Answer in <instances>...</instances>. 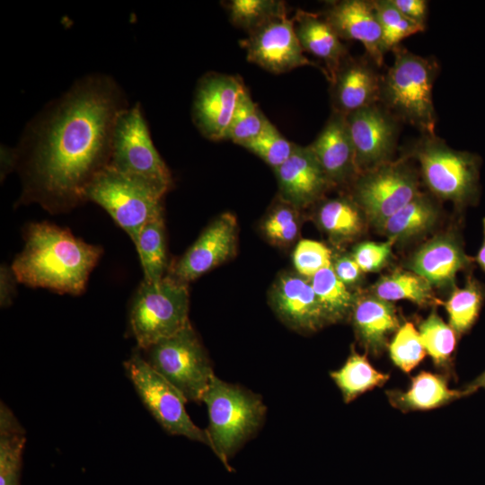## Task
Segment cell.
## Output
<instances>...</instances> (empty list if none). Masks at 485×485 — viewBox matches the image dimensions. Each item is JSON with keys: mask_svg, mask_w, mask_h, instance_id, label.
<instances>
[{"mask_svg": "<svg viewBox=\"0 0 485 485\" xmlns=\"http://www.w3.org/2000/svg\"><path fill=\"white\" fill-rule=\"evenodd\" d=\"M128 107L121 89L103 75L80 79L48 103L16 149L22 198L52 211L85 201L88 187L110 163L115 123Z\"/></svg>", "mask_w": 485, "mask_h": 485, "instance_id": "6da1fadb", "label": "cell"}, {"mask_svg": "<svg viewBox=\"0 0 485 485\" xmlns=\"http://www.w3.org/2000/svg\"><path fill=\"white\" fill-rule=\"evenodd\" d=\"M24 241L11 266L18 282L60 294H82L103 252L68 229L47 222L29 225Z\"/></svg>", "mask_w": 485, "mask_h": 485, "instance_id": "7a4b0ae2", "label": "cell"}, {"mask_svg": "<svg viewBox=\"0 0 485 485\" xmlns=\"http://www.w3.org/2000/svg\"><path fill=\"white\" fill-rule=\"evenodd\" d=\"M393 52V63L382 76L380 101L397 119L417 128L422 135H436L432 93L436 62L401 46Z\"/></svg>", "mask_w": 485, "mask_h": 485, "instance_id": "3957f363", "label": "cell"}, {"mask_svg": "<svg viewBox=\"0 0 485 485\" xmlns=\"http://www.w3.org/2000/svg\"><path fill=\"white\" fill-rule=\"evenodd\" d=\"M202 401L209 424L207 430L212 451L227 471L235 453L262 426L267 408L258 394L213 376Z\"/></svg>", "mask_w": 485, "mask_h": 485, "instance_id": "277c9868", "label": "cell"}, {"mask_svg": "<svg viewBox=\"0 0 485 485\" xmlns=\"http://www.w3.org/2000/svg\"><path fill=\"white\" fill-rule=\"evenodd\" d=\"M410 155L419 162L422 179L435 196L459 208L477 204L481 195L479 154L453 149L436 135H422Z\"/></svg>", "mask_w": 485, "mask_h": 485, "instance_id": "5b68a950", "label": "cell"}, {"mask_svg": "<svg viewBox=\"0 0 485 485\" xmlns=\"http://www.w3.org/2000/svg\"><path fill=\"white\" fill-rule=\"evenodd\" d=\"M188 284L170 276L142 281L129 308V325L139 349L169 338L190 323Z\"/></svg>", "mask_w": 485, "mask_h": 485, "instance_id": "8992f818", "label": "cell"}, {"mask_svg": "<svg viewBox=\"0 0 485 485\" xmlns=\"http://www.w3.org/2000/svg\"><path fill=\"white\" fill-rule=\"evenodd\" d=\"M142 350L151 367L180 391L188 401H202L215 374L190 322L174 335Z\"/></svg>", "mask_w": 485, "mask_h": 485, "instance_id": "52a82bcc", "label": "cell"}, {"mask_svg": "<svg viewBox=\"0 0 485 485\" xmlns=\"http://www.w3.org/2000/svg\"><path fill=\"white\" fill-rule=\"evenodd\" d=\"M85 196L105 209L134 243L143 226L163 212V192L109 165L93 181Z\"/></svg>", "mask_w": 485, "mask_h": 485, "instance_id": "ba28073f", "label": "cell"}, {"mask_svg": "<svg viewBox=\"0 0 485 485\" xmlns=\"http://www.w3.org/2000/svg\"><path fill=\"white\" fill-rule=\"evenodd\" d=\"M109 166L164 194L172 185L170 170L153 144L139 103L126 108L117 118Z\"/></svg>", "mask_w": 485, "mask_h": 485, "instance_id": "9c48e42d", "label": "cell"}, {"mask_svg": "<svg viewBox=\"0 0 485 485\" xmlns=\"http://www.w3.org/2000/svg\"><path fill=\"white\" fill-rule=\"evenodd\" d=\"M124 367L142 402L166 432L200 442L212 450L207 430L196 426L189 416L186 398L153 369L139 352H134Z\"/></svg>", "mask_w": 485, "mask_h": 485, "instance_id": "30bf717a", "label": "cell"}, {"mask_svg": "<svg viewBox=\"0 0 485 485\" xmlns=\"http://www.w3.org/2000/svg\"><path fill=\"white\" fill-rule=\"evenodd\" d=\"M419 193L417 172L404 159H400L359 173L353 181L351 198L365 217L380 229Z\"/></svg>", "mask_w": 485, "mask_h": 485, "instance_id": "8fae6325", "label": "cell"}, {"mask_svg": "<svg viewBox=\"0 0 485 485\" xmlns=\"http://www.w3.org/2000/svg\"><path fill=\"white\" fill-rule=\"evenodd\" d=\"M241 45L249 62L282 74L304 66H320L304 56L295 31L294 19L287 13L278 16L248 33Z\"/></svg>", "mask_w": 485, "mask_h": 485, "instance_id": "7c38bea8", "label": "cell"}, {"mask_svg": "<svg viewBox=\"0 0 485 485\" xmlns=\"http://www.w3.org/2000/svg\"><path fill=\"white\" fill-rule=\"evenodd\" d=\"M345 117L358 174L392 161L398 141L399 119L378 103Z\"/></svg>", "mask_w": 485, "mask_h": 485, "instance_id": "4fadbf2b", "label": "cell"}, {"mask_svg": "<svg viewBox=\"0 0 485 485\" xmlns=\"http://www.w3.org/2000/svg\"><path fill=\"white\" fill-rule=\"evenodd\" d=\"M245 89L240 78L230 75L211 72L199 79L193 99L192 119L206 138L225 139L238 99Z\"/></svg>", "mask_w": 485, "mask_h": 485, "instance_id": "5bb4252c", "label": "cell"}, {"mask_svg": "<svg viewBox=\"0 0 485 485\" xmlns=\"http://www.w3.org/2000/svg\"><path fill=\"white\" fill-rule=\"evenodd\" d=\"M238 225L234 215L215 218L172 265L167 276L188 284L229 260L236 251Z\"/></svg>", "mask_w": 485, "mask_h": 485, "instance_id": "9a60e30c", "label": "cell"}, {"mask_svg": "<svg viewBox=\"0 0 485 485\" xmlns=\"http://www.w3.org/2000/svg\"><path fill=\"white\" fill-rule=\"evenodd\" d=\"M269 303L278 317L298 332H314L327 325L310 278L296 272L278 276L271 287Z\"/></svg>", "mask_w": 485, "mask_h": 485, "instance_id": "2e32d148", "label": "cell"}, {"mask_svg": "<svg viewBox=\"0 0 485 485\" xmlns=\"http://www.w3.org/2000/svg\"><path fill=\"white\" fill-rule=\"evenodd\" d=\"M273 171L278 198L298 209L320 201L333 186L308 146L296 145L291 156Z\"/></svg>", "mask_w": 485, "mask_h": 485, "instance_id": "e0dca14e", "label": "cell"}, {"mask_svg": "<svg viewBox=\"0 0 485 485\" xmlns=\"http://www.w3.org/2000/svg\"><path fill=\"white\" fill-rule=\"evenodd\" d=\"M321 13L341 40L361 42L374 64L383 66L385 52L373 1L330 2Z\"/></svg>", "mask_w": 485, "mask_h": 485, "instance_id": "ac0fdd59", "label": "cell"}, {"mask_svg": "<svg viewBox=\"0 0 485 485\" xmlns=\"http://www.w3.org/2000/svg\"><path fill=\"white\" fill-rule=\"evenodd\" d=\"M375 66L370 58L343 60L330 82L333 111L347 116L380 101L382 76Z\"/></svg>", "mask_w": 485, "mask_h": 485, "instance_id": "d6986e66", "label": "cell"}, {"mask_svg": "<svg viewBox=\"0 0 485 485\" xmlns=\"http://www.w3.org/2000/svg\"><path fill=\"white\" fill-rule=\"evenodd\" d=\"M474 258L464 251L462 241L453 233L435 236L410 257L407 266L431 286L454 285L456 274L472 268Z\"/></svg>", "mask_w": 485, "mask_h": 485, "instance_id": "ffe728a7", "label": "cell"}, {"mask_svg": "<svg viewBox=\"0 0 485 485\" xmlns=\"http://www.w3.org/2000/svg\"><path fill=\"white\" fill-rule=\"evenodd\" d=\"M308 146L333 186L354 181L358 175L344 115L332 111L319 135Z\"/></svg>", "mask_w": 485, "mask_h": 485, "instance_id": "44dd1931", "label": "cell"}, {"mask_svg": "<svg viewBox=\"0 0 485 485\" xmlns=\"http://www.w3.org/2000/svg\"><path fill=\"white\" fill-rule=\"evenodd\" d=\"M350 316L357 340L375 356L384 351L388 336L401 326L393 304L374 295H357Z\"/></svg>", "mask_w": 485, "mask_h": 485, "instance_id": "7402d4cb", "label": "cell"}, {"mask_svg": "<svg viewBox=\"0 0 485 485\" xmlns=\"http://www.w3.org/2000/svg\"><path fill=\"white\" fill-rule=\"evenodd\" d=\"M293 19L303 50L324 61L331 82L343 60L349 56L346 46L321 13L298 9Z\"/></svg>", "mask_w": 485, "mask_h": 485, "instance_id": "603a6c76", "label": "cell"}, {"mask_svg": "<svg viewBox=\"0 0 485 485\" xmlns=\"http://www.w3.org/2000/svg\"><path fill=\"white\" fill-rule=\"evenodd\" d=\"M472 393L466 388H449L443 375L421 371L411 378L406 391L390 390L386 396L393 408L409 412L436 409Z\"/></svg>", "mask_w": 485, "mask_h": 485, "instance_id": "cb8c5ba5", "label": "cell"}, {"mask_svg": "<svg viewBox=\"0 0 485 485\" xmlns=\"http://www.w3.org/2000/svg\"><path fill=\"white\" fill-rule=\"evenodd\" d=\"M439 211L425 194L419 193L410 202L390 216L380 230L394 242L416 237L429 231L436 223Z\"/></svg>", "mask_w": 485, "mask_h": 485, "instance_id": "d4e9b609", "label": "cell"}, {"mask_svg": "<svg viewBox=\"0 0 485 485\" xmlns=\"http://www.w3.org/2000/svg\"><path fill=\"white\" fill-rule=\"evenodd\" d=\"M364 214L352 198L338 197L322 201L316 212L321 229L335 242L358 236L364 229Z\"/></svg>", "mask_w": 485, "mask_h": 485, "instance_id": "484cf974", "label": "cell"}, {"mask_svg": "<svg viewBox=\"0 0 485 485\" xmlns=\"http://www.w3.org/2000/svg\"><path fill=\"white\" fill-rule=\"evenodd\" d=\"M330 375L346 403L375 387L383 386L390 377L388 374L375 369L366 356L359 354L353 347L342 366L331 371Z\"/></svg>", "mask_w": 485, "mask_h": 485, "instance_id": "4316f807", "label": "cell"}, {"mask_svg": "<svg viewBox=\"0 0 485 485\" xmlns=\"http://www.w3.org/2000/svg\"><path fill=\"white\" fill-rule=\"evenodd\" d=\"M25 430L10 409L0 406V485H20Z\"/></svg>", "mask_w": 485, "mask_h": 485, "instance_id": "83f0119b", "label": "cell"}, {"mask_svg": "<svg viewBox=\"0 0 485 485\" xmlns=\"http://www.w3.org/2000/svg\"><path fill=\"white\" fill-rule=\"evenodd\" d=\"M134 244L144 271V280L150 283L162 280L168 264L163 212L143 226Z\"/></svg>", "mask_w": 485, "mask_h": 485, "instance_id": "f1b7e54d", "label": "cell"}, {"mask_svg": "<svg viewBox=\"0 0 485 485\" xmlns=\"http://www.w3.org/2000/svg\"><path fill=\"white\" fill-rule=\"evenodd\" d=\"M327 324L342 322L351 315L357 295L336 276L332 265L310 278Z\"/></svg>", "mask_w": 485, "mask_h": 485, "instance_id": "f546056e", "label": "cell"}, {"mask_svg": "<svg viewBox=\"0 0 485 485\" xmlns=\"http://www.w3.org/2000/svg\"><path fill=\"white\" fill-rule=\"evenodd\" d=\"M372 293L384 301L408 300L420 306L441 304L432 286L412 271H394L383 276L372 287Z\"/></svg>", "mask_w": 485, "mask_h": 485, "instance_id": "4dcf8cb0", "label": "cell"}, {"mask_svg": "<svg viewBox=\"0 0 485 485\" xmlns=\"http://www.w3.org/2000/svg\"><path fill=\"white\" fill-rule=\"evenodd\" d=\"M485 300V287L472 276H468L463 287H454L443 303L449 325L459 335L467 332L477 321Z\"/></svg>", "mask_w": 485, "mask_h": 485, "instance_id": "1f68e13d", "label": "cell"}, {"mask_svg": "<svg viewBox=\"0 0 485 485\" xmlns=\"http://www.w3.org/2000/svg\"><path fill=\"white\" fill-rule=\"evenodd\" d=\"M419 332L426 349L436 367L448 366L456 347L454 330L436 313H430L419 325Z\"/></svg>", "mask_w": 485, "mask_h": 485, "instance_id": "d6a6232c", "label": "cell"}, {"mask_svg": "<svg viewBox=\"0 0 485 485\" xmlns=\"http://www.w3.org/2000/svg\"><path fill=\"white\" fill-rule=\"evenodd\" d=\"M225 5L231 22L248 33L287 13L286 3L280 0H232Z\"/></svg>", "mask_w": 485, "mask_h": 485, "instance_id": "836d02e7", "label": "cell"}, {"mask_svg": "<svg viewBox=\"0 0 485 485\" xmlns=\"http://www.w3.org/2000/svg\"><path fill=\"white\" fill-rule=\"evenodd\" d=\"M269 122L245 89L238 99L225 140L243 146L256 138Z\"/></svg>", "mask_w": 485, "mask_h": 485, "instance_id": "e575fe53", "label": "cell"}, {"mask_svg": "<svg viewBox=\"0 0 485 485\" xmlns=\"http://www.w3.org/2000/svg\"><path fill=\"white\" fill-rule=\"evenodd\" d=\"M373 4L382 30L384 52L393 50L405 38L424 31V26L403 15L391 0H375Z\"/></svg>", "mask_w": 485, "mask_h": 485, "instance_id": "d590c367", "label": "cell"}, {"mask_svg": "<svg viewBox=\"0 0 485 485\" xmlns=\"http://www.w3.org/2000/svg\"><path fill=\"white\" fill-rule=\"evenodd\" d=\"M299 209L278 198V202L265 217L261 229L273 244L286 247L293 243L299 234Z\"/></svg>", "mask_w": 485, "mask_h": 485, "instance_id": "8d00e7d4", "label": "cell"}, {"mask_svg": "<svg viewBox=\"0 0 485 485\" xmlns=\"http://www.w3.org/2000/svg\"><path fill=\"white\" fill-rule=\"evenodd\" d=\"M388 349L394 366L404 373L411 372L427 354L419 331L410 322L396 331Z\"/></svg>", "mask_w": 485, "mask_h": 485, "instance_id": "74e56055", "label": "cell"}, {"mask_svg": "<svg viewBox=\"0 0 485 485\" xmlns=\"http://www.w3.org/2000/svg\"><path fill=\"white\" fill-rule=\"evenodd\" d=\"M296 145L287 140L269 121L262 132L242 147L263 160L273 170L285 163Z\"/></svg>", "mask_w": 485, "mask_h": 485, "instance_id": "f35d334b", "label": "cell"}, {"mask_svg": "<svg viewBox=\"0 0 485 485\" xmlns=\"http://www.w3.org/2000/svg\"><path fill=\"white\" fill-rule=\"evenodd\" d=\"M331 251L322 242L310 240H300L293 251V263L295 272L311 278L321 269L332 265Z\"/></svg>", "mask_w": 485, "mask_h": 485, "instance_id": "ab89813d", "label": "cell"}, {"mask_svg": "<svg viewBox=\"0 0 485 485\" xmlns=\"http://www.w3.org/2000/svg\"><path fill=\"white\" fill-rule=\"evenodd\" d=\"M393 243L392 240L383 242H363L354 247L351 256L363 272H377L391 259Z\"/></svg>", "mask_w": 485, "mask_h": 485, "instance_id": "60d3db41", "label": "cell"}, {"mask_svg": "<svg viewBox=\"0 0 485 485\" xmlns=\"http://www.w3.org/2000/svg\"><path fill=\"white\" fill-rule=\"evenodd\" d=\"M332 268L339 279L347 287L357 284L362 278L363 271L351 254L333 257Z\"/></svg>", "mask_w": 485, "mask_h": 485, "instance_id": "b9f144b4", "label": "cell"}, {"mask_svg": "<svg viewBox=\"0 0 485 485\" xmlns=\"http://www.w3.org/2000/svg\"><path fill=\"white\" fill-rule=\"evenodd\" d=\"M393 5L406 17L425 27L428 2L425 0H391Z\"/></svg>", "mask_w": 485, "mask_h": 485, "instance_id": "7bdbcfd3", "label": "cell"}, {"mask_svg": "<svg viewBox=\"0 0 485 485\" xmlns=\"http://www.w3.org/2000/svg\"><path fill=\"white\" fill-rule=\"evenodd\" d=\"M18 280L12 269L2 264L0 269V305L2 308L10 306L16 294Z\"/></svg>", "mask_w": 485, "mask_h": 485, "instance_id": "ee69618b", "label": "cell"}, {"mask_svg": "<svg viewBox=\"0 0 485 485\" xmlns=\"http://www.w3.org/2000/svg\"><path fill=\"white\" fill-rule=\"evenodd\" d=\"M18 163V154L16 149L2 147L1 150V177L2 179L12 171Z\"/></svg>", "mask_w": 485, "mask_h": 485, "instance_id": "f6af8a7d", "label": "cell"}, {"mask_svg": "<svg viewBox=\"0 0 485 485\" xmlns=\"http://www.w3.org/2000/svg\"><path fill=\"white\" fill-rule=\"evenodd\" d=\"M474 261L485 272V217L482 219V242L474 258Z\"/></svg>", "mask_w": 485, "mask_h": 485, "instance_id": "bcb514c9", "label": "cell"}, {"mask_svg": "<svg viewBox=\"0 0 485 485\" xmlns=\"http://www.w3.org/2000/svg\"><path fill=\"white\" fill-rule=\"evenodd\" d=\"M466 389L470 390L472 392H474L479 388L485 389V371L481 373L478 377H476L472 382H471Z\"/></svg>", "mask_w": 485, "mask_h": 485, "instance_id": "7dc6e473", "label": "cell"}]
</instances>
